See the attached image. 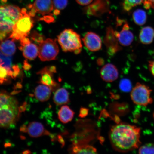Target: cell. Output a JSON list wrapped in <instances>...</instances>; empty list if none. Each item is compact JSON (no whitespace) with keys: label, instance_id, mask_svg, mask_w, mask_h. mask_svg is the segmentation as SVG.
Instances as JSON below:
<instances>
[{"label":"cell","instance_id":"e575fe53","mask_svg":"<svg viewBox=\"0 0 154 154\" xmlns=\"http://www.w3.org/2000/svg\"><path fill=\"white\" fill-rule=\"evenodd\" d=\"M31 153V152L29 151V150H26V151H25L23 152V153L24 154H29Z\"/></svg>","mask_w":154,"mask_h":154},{"label":"cell","instance_id":"f546056e","mask_svg":"<svg viewBox=\"0 0 154 154\" xmlns=\"http://www.w3.org/2000/svg\"><path fill=\"white\" fill-rule=\"evenodd\" d=\"M79 4L82 5H86L90 4L93 0H76Z\"/></svg>","mask_w":154,"mask_h":154},{"label":"cell","instance_id":"44dd1931","mask_svg":"<svg viewBox=\"0 0 154 154\" xmlns=\"http://www.w3.org/2000/svg\"><path fill=\"white\" fill-rule=\"evenodd\" d=\"M0 64L5 67L8 72V76L13 78L12 58L5 55L0 51Z\"/></svg>","mask_w":154,"mask_h":154},{"label":"cell","instance_id":"4dcf8cb0","mask_svg":"<svg viewBox=\"0 0 154 154\" xmlns=\"http://www.w3.org/2000/svg\"><path fill=\"white\" fill-rule=\"evenodd\" d=\"M149 68L152 74L154 76V60L149 61Z\"/></svg>","mask_w":154,"mask_h":154},{"label":"cell","instance_id":"5b68a950","mask_svg":"<svg viewBox=\"0 0 154 154\" xmlns=\"http://www.w3.org/2000/svg\"><path fill=\"white\" fill-rule=\"evenodd\" d=\"M31 17L27 13L26 9H23V14L13 26L12 32L9 38L14 41L27 37L33 26V21Z\"/></svg>","mask_w":154,"mask_h":154},{"label":"cell","instance_id":"4fadbf2b","mask_svg":"<svg viewBox=\"0 0 154 154\" xmlns=\"http://www.w3.org/2000/svg\"><path fill=\"white\" fill-rule=\"evenodd\" d=\"M19 49L22 51L23 56L30 60L35 59L38 55V47L35 44L30 43L20 46Z\"/></svg>","mask_w":154,"mask_h":154},{"label":"cell","instance_id":"277c9868","mask_svg":"<svg viewBox=\"0 0 154 154\" xmlns=\"http://www.w3.org/2000/svg\"><path fill=\"white\" fill-rule=\"evenodd\" d=\"M57 41L65 52H72L79 54L82 47L80 35L70 29H66L57 36Z\"/></svg>","mask_w":154,"mask_h":154},{"label":"cell","instance_id":"3957f363","mask_svg":"<svg viewBox=\"0 0 154 154\" xmlns=\"http://www.w3.org/2000/svg\"><path fill=\"white\" fill-rule=\"evenodd\" d=\"M23 14L17 6L0 5V43L11 33L13 26Z\"/></svg>","mask_w":154,"mask_h":154},{"label":"cell","instance_id":"d4e9b609","mask_svg":"<svg viewBox=\"0 0 154 154\" xmlns=\"http://www.w3.org/2000/svg\"><path fill=\"white\" fill-rule=\"evenodd\" d=\"M138 152L140 154H154V144H146L140 147Z\"/></svg>","mask_w":154,"mask_h":154},{"label":"cell","instance_id":"ba28073f","mask_svg":"<svg viewBox=\"0 0 154 154\" xmlns=\"http://www.w3.org/2000/svg\"><path fill=\"white\" fill-rule=\"evenodd\" d=\"M29 7L31 11L28 14L33 17L36 13L42 15L49 14L53 10L54 5L52 0H35Z\"/></svg>","mask_w":154,"mask_h":154},{"label":"cell","instance_id":"2e32d148","mask_svg":"<svg viewBox=\"0 0 154 154\" xmlns=\"http://www.w3.org/2000/svg\"><path fill=\"white\" fill-rule=\"evenodd\" d=\"M45 131L43 125L35 121L30 123L27 127V132L32 137H39L45 134Z\"/></svg>","mask_w":154,"mask_h":154},{"label":"cell","instance_id":"484cf974","mask_svg":"<svg viewBox=\"0 0 154 154\" xmlns=\"http://www.w3.org/2000/svg\"><path fill=\"white\" fill-rule=\"evenodd\" d=\"M53 1L55 10L59 11L64 9L68 4V0H53Z\"/></svg>","mask_w":154,"mask_h":154},{"label":"cell","instance_id":"4316f807","mask_svg":"<svg viewBox=\"0 0 154 154\" xmlns=\"http://www.w3.org/2000/svg\"><path fill=\"white\" fill-rule=\"evenodd\" d=\"M8 77L9 76L7 69L0 64V84L7 80Z\"/></svg>","mask_w":154,"mask_h":154},{"label":"cell","instance_id":"7c38bea8","mask_svg":"<svg viewBox=\"0 0 154 154\" xmlns=\"http://www.w3.org/2000/svg\"><path fill=\"white\" fill-rule=\"evenodd\" d=\"M53 72L50 69V66L45 67L38 73L40 75V82L49 87L52 90L57 88L58 84L54 79Z\"/></svg>","mask_w":154,"mask_h":154},{"label":"cell","instance_id":"30bf717a","mask_svg":"<svg viewBox=\"0 0 154 154\" xmlns=\"http://www.w3.org/2000/svg\"><path fill=\"white\" fill-rule=\"evenodd\" d=\"M115 37L121 45L128 46L131 45L134 40V35L130 30V27L128 23L125 22L120 32H114Z\"/></svg>","mask_w":154,"mask_h":154},{"label":"cell","instance_id":"836d02e7","mask_svg":"<svg viewBox=\"0 0 154 154\" xmlns=\"http://www.w3.org/2000/svg\"><path fill=\"white\" fill-rule=\"evenodd\" d=\"M24 66V68L26 70H28L29 69H30L31 67L30 65L28 64V63L26 62L25 63Z\"/></svg>","mask_w":154,"mask_h":154},{"label":"cell","instance_id":"9c48e42d","mask_svg":"<svg viewBox=\"0 0 154 154\" xmlns=\"http://www.w3.org/2000/svg\"><path fill=\"white\" fill-rule=\"evenodd\" d=\"M85 47L91 51H97L101 49L102 42L99 35L95 32H87L82 38Z\"/></svg>","mask_w":154,"mask_h":154},{"label":"cell","instance_id":"8fae6325","mask_svg":"<svg viewBox=\"0 0 154 154\" xmlns=\"http://www.w3.org/2000/svg\"><path fill=\"white\" fill-rule=\"evenodd\" d=\"M119 72L116 66L112 63H107L101 69L100 75L104 81L112 82L117 79L119 77Z\"/></svg>","mask_w":154,"mask_h":154},{"label":"cell","instance_id":"7402d4cb","mask_svg":"<svg viewBox=\"0 0 154 154\" xmlns=\"http://www.w3.org/2000/svg\"><path fill=\"white\" fill-rule=\"evenodd\" d=\"M133 18L135 23L138 26H143L147 21V14L143 10L138 9L133 14Z\"/></svg>","mask_w":154,"mask_h":154},{"label":"cell","instance_id":"e0dca14e","mask_svg":"<svg viewBox=\"0 0 154 154\" xmlns=\"http://www.w3.org/2000/svg\"><path fill=\"white\" fill-rule=\"evenodd\" d=\"M53 100L54 103L57 105L68 103L70 102L68 92L64 88H59L55 92Z\"/></svg>","mask_w":154,"mask_h":154},{"label":"cell","instance_id":"ffe728a7","mask_svg":"<svg viewBox=\"0 0 154 154\" xmlns=\"http://www.w3.org/2000/svg\"><path fill=\"white\" fill-rule=\"evenodd\" d=\"M72 151L75 154H95L97 153V149L90 145H79L75 144Z\"/></svg>","mask_w":154,"mask_h":154},{"label":"cell","instance_id":"ac0fdd59","mask_svg":"<svg viewBox=\"0 0 154 154\" xmlns=\"http://www.w3.org/2000/svg\"><path fill=\"white\" fill-rule=\"evenodd\" d=\"M154 38V29L151 26L144 27L140 30L139 38L140 42L144 44H149Z\"/></svg>","mask_w":154,"mask_h":154},{"label":"cell","instance_id":"8992f818","mask_svg":"<svg viewBox=\"0 0 154 154\" xmlns=\"http://www.w3.org/2000/svg\"><path fill=\"white\" fill-rule=\"evenodd\" d=\"M151 91L149 87L137 83L132 90L131 98L136 104L146 106L152 103L153 100L151 97Z\"/></svg>","mask_w":154,"mask_h":154},{"label":"cell","instance_id":"603a6c76","mask_svg":"<svg viewBox=\"0 0 154 154\" xmlns=\"http://www.w3.org/2000/svg\"><path fill=\"white\" fill-rule=\"evenodd\" d=\"M143 0H125L123 8L125 11H129L136 6L140 5Z\"/></svg>","mask_w":154,"mask_h":154},{"label":"cell","instance_id":"cb8c5ba5","mask_svg":"<svg viewBox=\"0 0 154 154\" xmlns=\"http://www.w3.org/2000/svg\"><path fill=\"white\" fill-rule=\"evenodd\" d=\"M119 86L122 91L129 92L132 89L131 82L128 79H123L120 81Z\"/></svg>","mask_w":154,"mask_h":154},{"label":"cell","instance_id":"d6a6232c","mask_svg":"<svg viewBox=\"0 0 154 154\" xmlns=\"http://www.w3.org/2000/svg\"><path fill=\"white\" fill-rule=\"evenodd\" d=\"M20 131L21 132H27V128L26 125H23L20 128Z\"/></svg>","mask_w":154,"mask_h":154},{"label":"cell","instance_id":"d6986e66","mask_svg":"<svg viewBox=\"0 0 154 154\" xmlns=\"http://www.w3.org/2000/svg\"><path fill=\"white\" fill-rule=\"evenodd\" d=\"M74 115V111L67 105L61 107L58 113L59 120L63 124H66L72 121Z\"/></svg>","mask_w":154,"mask_h":154},{"label":"cell","instance_id":"9a60e30c","mask_svg":"<svg viewBox=\"0 0 154 154\" xmlns=\"http://www.w3.org/2000/svg\"><path fill=\"white\" fill-rule=\"evenodd\" d=\"M8 39L0 43V51L7 56H11L16 51V47L14 40Z\"/></svg>","mask_w":154,"mask_h":154},{"label":"cell","instance_id":"52a82bcc","mask_svg":"<svg viewBox=\"0 0 154 154\" xmlns=\"http://www.w3.org/2000/svg\"><path fill=\"white\" fill-rule=\"evenodd\" d=\"M59 48L55 40L47 38L39 44L38 57L42 61L54 60L58 54Z\"/></svg>","mask_w":154,"mask_h":154},{"label":"cell","instance_id":"5bb4252c","mask_svg":"<svg viewBox=\"0 0 154 154\" xmlns=\"http://www.w3.org/2000/svg\"><path fill=\"white\" fill-rule=\"evenodd\" d=\"M51 88L44 85H40L35 88L34 95L36 99L41 102L47 101L51 95Z\"/></svg>","mask_w":154,"mask_h":154},{"label":"cell","instance_id":"7a4b0ae2","mask_svg":"<svg viewBox=\"0 0 154 154\" xmlns=\"http://www.w3.org/2000/svg\"><path fill=\"white\" fill-rule=\"evenodd\" d=\"M20 114L16 99L0 92V127L7 128L14 125Z\"/></svg>","mask_w":154,"mask_h":154},{"label":"cell","instance_id":"6da1fadb","mask_svg":"<svg viewBox=\"0 0 154 154\" xmlns=\"http://www.w3.org/2000/svg\"><path fill=\"white\" fill-rule=\"evenodd\" d=\"M140 128L129 124H121L113 127L109 134L112 145L116 151L127 152L137 149L141 144Z\"/></svg>","mask_w":154,"mask_h":154},{"label":"cell","instance_id":"83f0119b","mask_svg":"<svg viewBox=\"0 0 154 154\" xmlns=\"http://www.w3.org/2000/svg\"><path fill=\"white\" fill-rule=\"evenodd\" d=\"M144 6L146 9L152 8L154 9V0H144Z\"/></svg>","mask_w":154,"mask_h":154},{"label":"cell","instance_id":"f1b7e54d","mask_svg":"<svg viewBox=\"0 0 154 154\" xmlns=\"http://www.w3.org/2000/svg\"><path fill=\"white\" fill-rule=\"evenodd\" d=\"M88 109L85 108H82L80 109L79 116L81 117H84L88 114Z\"/></svg>","mask_w":154,"mask_h":154},{"label":"cell","instance_id":"1f68e13d","mask_svg":"<svg viewBox=\"0 0 154 154\" xmlns=\"http://www.w3.org/2000/svg\"><path fill=\"white\" fill-rule=\"evenodd\" d=\"M26 103H24L22 106H21L20 107H19V111L20 113L23 112V111H24L26 110Z\"/></svg>","mask_w":154,"mask_h":154}]
</instances>
